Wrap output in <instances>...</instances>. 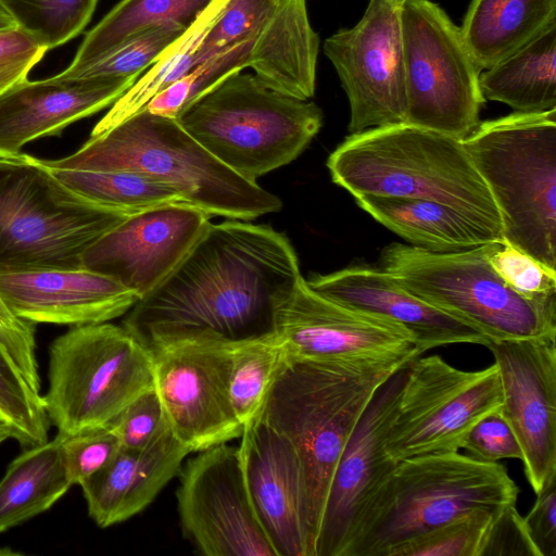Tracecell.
<instances>
[{
	"mask_svg": "<svg viewBox=\"0 0 556 556\" xmlns=\"http://www.w3.org/2000/svg\"><path fill=\"white\" fill-rule=\"evenodd\" d=\"M302 279L282 232L240 219L210 223L122 326L150 351L182 340L237 341L274 332L278 312Z\"/></svg>",
	"mask_w": 556,
	"mask_h": 556,
	"instance_id": "1",
	"label": "cell"
},
{
	"mask_svg": "<svg viewBox=\"0 0 556 556\" xmlns=\"http://www.w3.org/2000/svg\"><path fill=\"white\" fill-rule=\"evenodd\" d=\"M407 362H325L289 355L269 390L256 418L285 435L296 452L313 556L343 450L377 389Z\"/></svg>",
	"mask_w": 556,
	"mask_h": 556,
	"instance_id": "2",
	"label": "cell"
},
{
	"mask_svg": "<svg viewBox=\"0 0 556 556\" xmlns=\"http://www.w3.org/2000/svg\"><path fill=\"white\" fill-rule=\"evenodd\" d=\"M40 161L50 168L144 174L210 216L251 220L282 207L277 195L224 165L175 118L146 109L90 137L68 156Z\"/></svg>",
	"mask_w": 556,
	"mask_h": 556,
	"instance_id": "3",
	"label": "cell"
},
{
	"mask_svg": "<svg viewBox=\"0 0 556 556\" xmlns=\"http://www.w3.org/2000/svg\"><path fill=\"white\" fill-rule=\"evenodd\" d=\"M327 167L332 181L354 198L440 202L502 236L496 204L462 139L407 123L369 128L350 134Z\"/></svg>",
	"mask_w": 556,
	"mask_h": 556,
	"instance_id": "4",
	"label": "cell"
},
{
	"mask_svg": "<svg viewBox=\"0 0 556 556\" xmlns=\"http://www.w3.org/2000/svg\"><path fill=\"white\" fill-rule=\"evenodd\" d=\"M518 488L506 468L458 452L399 462L343 556H393L408 541L481 510L501 515Z\"/></svg>",
	"mask_w": 556,
	"mask_h": 556,
	"instance_id": "5",
	"label": "cell"
},
{
	"mask_svg": "<svg viewBox=\"0 0 556 556\" xmlns=\"http://www.w3.org/2000/svg\"><path fill=\"white\" fill-rule=\"evenodd\" d=\"M464 147L509 244L556 270V109L480 122Z\"/></svg>",
	"mask_w": 556,
	"mask_h": 556,
	"instance_id": "6",
	"label": "cell"
},
{
	"mask_svg": "<svg viewBox=\"0 0 556 556\" xmlns=\"http://www.w3.org/2000/svg\"><path fill=\"white\" fill-rule=\"evenodd\" d=\"M128 215L76 193L39 159L0 156V274L83 268L86 251Z\"/></svg>",
	"mask_w": 556,
	"mask_h": 556,
	"instance_id": "7",
	"label": "cell"
},
{
	"mask_svg": "<svg viewBox=\"0 0 556 556\" xmlns=\"http://www.w3.org/2000/svg\"><path fill=\"white\" fill-rule=\"evenodd\" d=\"M241 177L261 176L295 160L317 135L323 112L238 72L187 105L175 118Z\"/></svg>",
	"mask_w": 556,
	"mask_h": 556,
	"instance_id": "8",
	"label": "cell"
},
{
	"mask_svg": "<svg viewBox=\"0 0 556 556\" xmlns=\"http://www.w3.org/2000/svg\"><path fill=\"white\" fill-rule=\"evenodd\" d=\"M153 388L151 351L123 326H73L49 348L42 399L62 439L110 425Z\"/></svg>",
	"mask_w": 556,
	"mask_h": 556,
	"instance_id": "9",
	"label": "cell"
},
{
	"mask_svg": "<svg viewBox=\"0 0 556 556\" xmlns=\"http://www.w3.org/2000/svg\"><path fill=\"white\" fill-rule=\"evenodd\" d=\"M381 268L404 288L489 341L556 338V304L529 300L495 273L483 244L435 253L391 243Z\"/></svg>",
	"mask_w": 556,
	"mask_h": 556,
	"instance_id": "10",
	"label": "cell"
},
{
	"mask_svg": "<svg viewBox=\"0 0 556 556\" xmlns=\"http://www.w3.org/2000/svg\"><path fill=\"white\" fill-rule=\"evenodd\" d=\"M405 122L458 139L480 123L485 100L479 76L457 26L430 0L401 3Z\"/></svg>",
	"mask_w": 556,
	"mask_h": 556,
	"instance_id": "11",
	"label": "cell"
},
{
	"mask_svg": "<svg viewBox=\"0 0 556 556\" xmlns=\"http://www.w3.org/2000/svg\"><path fill=\"white\" fill-rule=\"evenodd\" d=\"M503 393L496 364L481 370L458 369L439 355L409 363L405 386L386 438L396 463L463 448L470 429L501 412Z\"/></svg>",
	"mask_w": 556,
	"mask_h": 556,
	"instance_id": "12",
	"label": "cell"
},
{
	"mask_svg": "<svg viewBox=\"0 0 556 556\" xmlns=\"http://www.w3.org/2000/svg\"><path fill=\"white\" fill-rule=\"evenodd\" d=\"M176 492L185 538L205 556H277L252 506L239 447L229 442L182 464Z\"/></svg>",
	"mask_w": 556,
	"mask_h": 556,
	"instance_id": "13",
	"label": "cell"
},
{
	"mask_svg": "<svg viewBox=\"0 0 556 556\" xmlns=\"http://www.w3.org/2000/svg\"><path fill=\"white\" fill-rule=\"evenodd\" d=\"M230 342L192 339L151 350L153 387L168 428L190 453L242 435L229 395Z\"/></svg>",
	"mask_w": 556,
	"mask_h": 556,
	"instance_id": "14",
	"label": "cell"
},
{
	"mask_svg": "<svg viewBox=\"0 0 556 556\" xmlns=\"http://www.w3.org/2000/svg\"><path fill=\"white\" fill-rule=\"evenodd\" d=\"M350 104V134L405 122L401 4L369 0L362 18L323 45Z\"/></svg>",
	"mask_w": 556,
	"mask_h": 556,
	"instance_id": "15",
	"label": "cell"
},
{
	"mask_svg": "<svg viewBox=\"0 0 556 556\" xmlns=\"http://www.w3.org/2000/svg\"><path fill=\"white\" fill-rule=\"evenodd\" d=\"M412 361L377 389L343 450L329 486L315 556H343L397 465L386 451V438Z\"/></svg>",
	"mask_w": 556,
	"mask_h": 556,
	"instance_id": "16",
	"label": "cell"
},
{
	"mask_svg": "<svg viewBox=\"0 0 556 556\" xmlns=\"http://www.w3.org/2000/svg\"><path fill=\"white\" fill-rule=\"evenodd\" d=\"M273 331L296 358L388 362L420 356L405 328L327 299L304 278L278 312Z\"/></svg>",
	"mask_w": 556,
	"mask_h": 556,
	"instance_id": "17",
	"label": "cell"
},
{
	"mask_svg": "<svg viewBox=\"0 0 556 556\" xmlns=\"http://www.w3.org/2000/svg\"><path fill=\"white\" fill-rule=\"evenodd\" d=\"M556 338L489 341L498 368L501 415L522 451L535 494L556 479Z\"/></svg>",
	"mask_w": 556,
	"mask_h": 556,
	"instance_id": "18",
	"label": "cell"
},
{
	"mask_svg": "<svg viewBox=\"0 0 556 556\" xmlns=\"http://www.w3.org/2000/svg\"><path fill=\"white\" fill-rule=\"evenodd\" d=\"M210 223L208 214L184 202L130 214L86 251L83 266L141 299L173 271Z\"/></svg>",
	"mask_w": 556,
	"mask_h": 556,
	"instance_id": "19",
	"label": "cell"
},
{
	"mask_svg": "<svg viewBox=\"0 0 556 556\" xmlns=\"http://www.w3.org/2000/svg\"><path fill=\"white\" fill-rule=\"evenodd\" d=\"M240 439L250 500L277 556H313L303 476L293 445L260 418L244 427Z\"/></svg>",
	"mask_w": 556,
	"mask_h": 556,
	"instance_id": "20",
	"label": "cell"
},
{
	"mask_svg": "<svg viewBox=\"0 0 556 556\" xmlns=\"http://www.w3.org/2000/svg\"><path fill=\"white\" fill-rule=\"evenodd\" d=\"M0 296L21 319L70 326L113 320L140 300L114 279L84 267L0 274Z\"/></svg>",
	"mask_w": 556,
	"mask_h": 556,
	"instance_id": "21",
	"label": "cell"
},
{
	"mask_svg": "<svg viewBox=\"0 0 556 556\" xmlns=\"http://www.w3.org/2000/svg\"><path fill=\"white\" fill-rule=\"evenodd\" d=\"M306 283L337 303L402 326L419 355L447 344L488 343L479 331L425 302L382 268L351 266L313 275Z\"/></svg>",
	"mask_w": 556,
	"mask_h": 556,
	"instance_id": "22",
	"label": "cell"
},
{
	"mask_svg": "<svg viewBox=\"0 0 556 556\" xmlns=\"http://www.w3.org/2000/svg\"><path fill=\"white\" fill-rule=\"evenodd\" d=\"M139 78H27L0 94V156H16L28 142L59 136L71 124L117 101Z\"/></svg>",
	"mask_w": 556,
	"mask_h": 556,
	"instance_id": "23",
	"label": "cell"
},
{
	"mask_svg": "<svg viewBox=\"0 0 556 556\" xmlns=\"http://www.w3.org/2000/svg\"><path fill=\"white\" fill-rule=\"evenodd\" d=\"M189 453L169 429L144 448H121L80 485L89 517L108 528L138 515L178 475Z\"/></svg>",
	"mask_w": 556,
	"mask_h": 556,
	"instance_id": "24",
	"label": "cell"
},
{
	"mask_svg": "<svg viewBox=\"0 0 556 556\" xmlns=\"http://www.w3.org/2000/svg\"><path fill=\"white\" fill-rule=\"evenodd\" d=\"M319 46L306 0H281L256 34L248 67L266 87L295 99L309 100L316 89Z\"/></svg>",
	"mask_w": 556,
	"mask_h": 556,
	"instance_id": "25",
	"label": "cell"
},
{
	"mask_svg": "<svg viewBox=\"0 0 556 556\" xmlns=\"http://www.w3.org/2000/svg\"><path fill=\"white\" fill-rule=\"evenodd\" d=\"M356 204L409 245L435 253L456 252L503 239L459 211L430 200L359 195Z\"/></svg>",
	"mask_w": 556,
	"mask_h": 556,
	"instance_id": "26",
	"label": "cell"
},
{
	"mask_svg": "<svg viewBox=\"0 0 556 556\" xmlns=\"http://www.w3.org/2000/svg\"><path fill=\"white\" fill-rule=\"evenodd\" d=\"M556 23V0H471L460 26L481 71L497 64Z\"/></svg>",
	"mask_w": 556,
	"mask_h": 556,
	"instance_id": "27",
	"label": "cell"
},
{
	"mask_svg": "<svg viewBox=\"0 0 556 556\" xmlns=\"http://www.w3.org/2000/svg\"><path fill=\"white\" fill-rule=\"evenodd\" d=\"M214 0H122L84 37L72 63L51 76L74 78L129 39L156 27L187 30Z\"/></svg>",
	"mask_w": 556,
	"mask_h": 556,
	"instance_id": "28",
	"label": "cell"
},
{
	"mask_svg": "<svg viewBox=\"0 0 556 556\" xmlns=\"http://www.w3.org/2000/svg\"><path fill=\"white\" fill-rule=\"evenodd\" d=\"M484 100L518 113L556 109V23L529 43L480 73Z\"/></svg>",
	"mask_w": 556,
	"mask_h": 556,
	"instance_id": "29",
	"label": "cell"
},
{
	"mask_svg": "<svg viewBox=\"0 0 556 556\" xmlns=\"http://www.w3.org/2000/svg\"><path fill=\"white\" fill-rule=\"evenodd\" d=\"M71 488L59 435L26 447L0 480V533L47 511Z\"/></svg>",
	"mask_w": 556,
	"mask_h": 556,
	"instance_id": "30",
	"label": "cell"
},
{
	"mask_svg": "<svg viewBox=\"0 0 556 556\" xmlns=\"http://www.w3.org/2000/svg\"><path fill=\"white\" fill-rule=\"evenodd\" d=\"M229 0H214L198 20L112 105L93 127L90 137L101 135L137 112L167 86L194 68L202 38Z\"/></svg>",
	"mask_w": 556,
	"mask_h": 556,
	"instance_id": "31",
	"label": "cell"
},
{
	"mask_svg": "<svg viewBox=\"0 0 556 556\" xmlns=\"http://www.w3.org/2000/svg\"><path fill=\"white\" fill-rule=\"evenodd\" d=\"M288 358L285 344L274 332L230 342L229 395L243 427L260 415Z\"/></svg>",
	"mask_w": 556,
	"mask_h": 556,
	"instance_id": "32",
	"label": "cell"
},
{
	"mask_svg": "<svg viewBox=\"0 0 556 556\" xmlns=\"http://www.w3.org/2000/svg\"><path fill=\"white\" fill-rule=\"evenodd\" d=\"M50 170L61 182L84 198L128 214L162 204L182 202L165 184L136 172L65 168Z\"/></svg>",
	"mask_w": 556,
	"mask_h": 556,
	"instance_id": "33",
	"label": "cell"
},
{
	"mask_svg": "<svg viewBox=\"0 0 556 556\" xmlns=\"http://www.w3.org/2000/svg\"><path fill=\"white\" fill-rule=\"evenodd\" d=\"M0 414L12 426L21 446L48 441L49 418L40 392L24 372L0 337Z\"/></svg>",
	"mask_w": 556,
	"mask_h": 556,
	"instance_id": "34",
	"label": "cell"
},
{
	"mask_svg": "<svg viewBox=\"0 0 556 556\" xmlns=\"http://www.w3.org/2000/svg\"><path fill=\"white\" fill-rule=\"evenodd\" d=\"M99 0H0L16 25L47 49L63 46L89 24Z\"/></svg>",
	"mask_w": 556,
	"mask_h": 556,
	"instance_id": "35",
	"label": "cell"
},
{
	"mask_svg": "<svg viewBox=\"0 0 556 556\" xmlns=\"http://www.w3.org/2000/svg\"><path fill=\"white\" fill-rule=\"evenodd\" d=\"M255 36L195 66L185 76L156 93L143 109L156 115L176 118L195 99L230 75L242 72L248 67Z\"/></svg>",
	"mask_w": 556,
	"mask_h": 556,
	"instance_id": "36",
	"label": "cell"
},
{
	"mask_svg": "<svg viewBox=\"0 0 556 556\" xmlns=\"http://www.w3.org/2000/svg\"><path fill=\"white\" fill-rule=\"evenodd\" d=\"M496 517L481 510L467 514L408 541L393 556H482Z\"/></svg>",
	"mask_w": 556,
	"mask_h": 556,
	"instance_id": "37",
	"label": "cell"
},
{
	"mask_svg": "<svg viewBox=\"0 0 556 556\" xmlns=\"http://www.w3.org/2000/svg\"><path fill=\"white\" fill-rule=\"evenodd\" d=\"M495 273L520 295L543 304H556V270L551 269L504 239L483 244Z\"/></svg>",
	"mask_w": 556,
	"mask_h": 556,
	"instance_id": "38",
	"label": "cell"
},
{
	"mask_svg": "<svg viewBox=\"0 0 556 556\" xmlns=\"http://www.w3.org/2000/svg\"><path fill=\"white\" fill-rule=\"evenodd\" d=\"M186 30L175 26L149 29L119 46L72 79H113L140 76ZM68 80V79H67Z\"/></svg>",
	"mask_w": 556,
	"mask_h": 556,
	"instance_id": "39",
	"label": "cell"
},
{
	"mask_svg": "<svg viewBox=\"0 0 556 556\" xmlns=\"http://www.w3.org/2000/svg\"><path fill=\"white\" fill-rule=\"evenodd\" d=\"M281 0H229L198 48L194 67L255 36Z\"/></svg>",
	"mask_w": 556,
	"mask_h": 556,
	"instance_id": "40",
	"label": "cell"
},
{
	"mask_svg": "<svg viewBox=\"0 0 556 556\" xmlns=\"http://www.w3.org/2000/svg\"><path fill=\"white\" fill-rule=\"evenodd\" d=\"M121 448V441L110 425L61 438L62 460L70 484L80 486L105 468Z\"/></svg>",
	"mask_w": 556,
	"mask_h": 556,
	"instance_id": "41",
	"label": "cell"
},
{
	"mask_svg": "<svg viewBox=\"0 0 556 556\" xmlns=\"http://www.w3.org/2000/svg\"><path fill=\"white\" fill-rule=\"evenodd\" d=\"M110 426L122 448L128 450L144 448L169 429L154 388L132 401Z\"/></svg>",
	"mask_w": 556,
	"mask_h": 556,
	"instance_id": "42",
	"label": "cell"
},
{
	"mask_svg": "<svg viewBox=\"0 0 556 556\" xmlns=\"http://www.w3.org/2000/svg\"><path fill=\"white\" fill-rule=\"evenodd\" d=\"M463 448L468 456L485 463L507 458L522 460L519 442L500 412L482 417L466 435Z\"/></svg>",
	"mask_w": 556,
	"mask_h": 556,
	"instance_id": "43",
	"label": "cell"
},
{
	"mask_svg": "<svg viewBox=\"0 0 556 556\" xmlns=\"http://www.w3.org/2000/svg\"><path fill=\"white\" fill-rule=\"evenodd\" d=\"M47 51L46 46L18 26L0 31V94L25 80Z\"/></svg>",
	"mask_w": 556,
	"mask_h": 556,
	"instance_id": "44",
	"label": "cell"
},
{
	"mask_svg": "<svg viewBox=\"0 0 556 556\" xmlns=\"http://www.w3.org/2000/svg\"><path fill=\"white\" fill-rule=\"evenodd\" d=\"M0 337L29 384L40 392L35 324L16 317L0 296Z\"/></svg>",
	"mask_w": 556,
	"mask_h": 556,
	"instance_id": "45",
	"label": "cell"
},
{
	"mask_svg": "<svg viewBox=\"0 0 556 556\" xmlns=\"http://www.w3.org/2000/svg\"><path fill=\"white\" fill-rule=\"evenodd\" d=\"M482 556H539L516 505L495 518Z\"/></svg>",
	"mask_w": 556,
	"mask_h": 556,
	"instance_id": "46",
	"label": "cell"
},
{
	"mask_svg": "<svg viewBox=\"0 0 556 556\" xmlns=\"http://www.w3.org/2000/svg\"><path fill=\"white\" fill-rule=\"evenodd\" d=\"M536 496L523 525L539 556H556V479Z\"/></svg>",
	"mask_w": 556,
	"mask_h": 556,
	"instance_id": "47",
	"label": "cell"
},
{
	"mask_svg": "<svg viewBox=\"0 0 556 556\" xmlns=\"http://www.w3.org/2000/svg\"><path fill=\"white\" fill-rule=\"evenodd\" d=\"M16 23L0 2V31L16 27Z\"/></svg>",
	"mask_w": 556,
	"mask_h": 556,
	"instance_id": "48",
	"label": "cell"
},
{
	"mask_svg": "<svg viewBox=\"0 0 556 556\" xmlns=\"http://www.w3.org/2000/svg\"><path fill=\"white\" fill-rule=\"evenodd\" d=\"M392 1H394V2H396V3H399V4H401V3H403V2H404V1H406V0H392Z\"/></svg>",
	"mask_w": 556,
	"mask_h": 556,
	"instance_id": "49",
	"label": "cell"
},
{
	"mask_svg": "<svg viewBox=\"0 0 556 556\" xmlns=\"http://www.w3.org/2000/svg\"><path fill=\"white\" fill-rule=\"evenodd\" d=\"M0 417H2V416H1V414H0ZM2 418H3V417H2Z\"/></svg>",
	"mask_w": 556,
	"mask_h": 556,
	"instance_id": "50",
	"label": "cell"
}]
</instances>
